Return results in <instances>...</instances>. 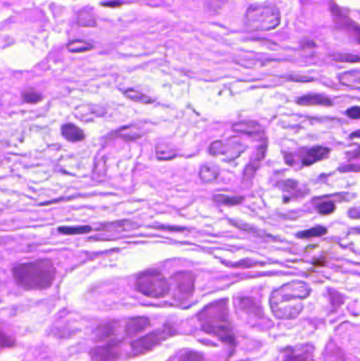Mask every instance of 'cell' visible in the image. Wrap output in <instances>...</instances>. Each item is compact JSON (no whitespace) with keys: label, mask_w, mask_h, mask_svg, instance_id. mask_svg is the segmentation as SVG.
Here are the masks:
<instances>
[{"label":"cell","mask_w":360,"mask_h":361,"mask_svg":"<svg viewBox=\"0 0 360 361\" xmlns=\"http://www.w3.org/2000/svg\"><path fill=\"white\" fill-rule=\"evenodd\" d=\"M311 294L309 285L302 281H291L276 289L271 296V308L276 317L294 319L303 310L302 301Z\"/></svg>","instance_id":"6da1fadb"},{"label":"cell","mask_w":360,"mask_h":361,"mask_svg":"<svg viewBox=\"0 0 360 361\" xmlns=\"http://www.w3.org/2000/svg\"><path fill=\"white\" fill-rule=\"evenodd\" d=\"M14 280L27 290L49 289L56 278V269L50 259L20 263L12 269Z\"/></svg>","instance_id":"7a4b0ae2"},{"label":"cell","mask_w":360,"mask_h":361,"mask_svg":"<svg viewBox=\"0 0 360 361\" xmlns=\"http://www.w3.org/2000/svg\"><path fill=\"white\" fill-rule=\"evenodd\" d=\"M227 300H220L207 305L199 314V322L204 332L219 338L230 347L235 345V335L229 321Z\"/></svg>","instance_id":"3957f363"},{"label":"cell","mask_w":360,"mask_h":361,"mask_svg":"<svg viewBox=\"0 0 360 361\" xmlns=\"http://www.w3.org/2000/svg\"><path fill=\"white\" fill-rule=\"evenodd\" d=\"M136 289L145 297L161 299L169 294L170 284L159 270L150 269L138 277Z\"/></svg>","instance_id":"277c9868"},{"label":"cell","mask_w":360,"mask_h":361,"mask_svg":"<svg viewBox=\"0 0 360 361\" xmlns=\"http://www.w3.org/2000/svg\"><path fill=\"white\" fill-rule=\"evenodd\" d=\"M246 26L254 31H269L280 24L279 11L269 5H252L245 15Z\"/></svg>","instance_id":"5b68a950"},{"label":"cell","mask_w":360,"mask_h":361,"mask_svg":"<svg viewBox=\"0 0 360 361\" xmlns=\"http://www.w3.org/2000/svg\"><path fill=\"white\" fill-rule=\"evenodd\" d=\"M171 335H174V328L168 325H165L163 328L146 334L145 336L131 342L129 357L136 358L147 354V353L154 350L157 345L163 343Z\"/></svg>","instance_id":"8992f818"},{"label":"cell","mask_w":360,"mask_h":361,"mask_svg":"<svg viewBox=\"0 0 360 361\" xmlns=\"http://www.w3.org/2000/svg\"><path fill=\"white\" fill-rule=\"evenodd\" d=\"M93 361H117L121 356V347L118 342L111 341L105 345H97L90 351Z\"/></svg>","instance_id":"52a82bcc"},{"label":"cell","mask_w":360,"mask_h":361,"mask_svg":"<svg viewBox=\"0 0 360 361\" xmlns=\"http://www.w3.org/2000/svg\"><path fill=\"white\" fill-rule=\"evenodd\" d=\"M172 280L175 281L178 294L181 296L183 300L188 299L192 296L194 290V275L190 272H181L176 274L172 277Z\"/></svg>","instance_id":"ba28073f"},{"label":"cell","mask_w":360,"mask_h":361,"mask_svg":"<svg viewBox=\"0 0 360 361\" xmlns=\"http://www.w3.org/2000/svg\"><path fill=\"white\" fill-rule=\"evenodd\" d=\"M119 323L114 320H110L102 323L97 326L95 330V341L101 342H111L116 336Z\"/></svg>","instance_id":"9c48e42d"},{"label":"cell","mask_w":360,"mask_h":361,"mask_svg":"<svg viewBox=\"0 0 360 361\" xmlns=\"http://www.w3.org/2000/svg\"><path fill=\"white\" fill-rule=\"evenodd\" d=\"M151 322L147 317H133L127 320L125 325V334L127 337H137L150 326Z\"/></svg>","instance_id":"30bf717a"},{"label":"cell","mask_w":360,"mask_h":361,"mask_svg":"<svg viewBox=\"0 0 360 361\" xmlns=\"http://www.w3.org/2000/svg\"><path fill=\"white\" fill-rule=\"evenodd\" d=\"M232 129L236 132L242 133L245 135H249V137H252V139H261L263 138L264 135V131L262 126L257 123L253 122V120H247V122H240L237 123L235 125H232Z\"/></svg>","instance_id":"8fae6325"},{"label":"cell","mask_w":360,"mask_h":361,"mask_svg":"<svg viewBox=\"0 0 360 361\" xmlns=\"http://www.w3.org/2000/svg\"><path fill=\"white\" fill-rule=\"evenodd\" d=\"M245 149L246 146L241 141L238 140V138H231L226 144H224L223 143L221 154L231 156V159H236V157H238L239 154L243 152Z\"/></svg>","instance_id":"7c38bea8"},{"label":"cell","mask_w":360,"mask_h":361,"mask_svg":"<svg viewBox=\"0 0 360 361\" xmlns=\"http://www.w3.org/2000/svg\"><path fill=\"white\" fill-rule=\"evenodd\" d=\"M329 149L324 146H315L303 157L304 166H311L316 162L322 161L328 155Z\"/></svg>","instance_id":"4fadbf2b"},{"label":"cell","mask_w":360,"mask_h":361,"mask_svg":"<svg viewBox=\"0 0 360 361\" xmlns=\"http://www.w3.org/2000/svg\"><path fill=\"white\" fill-rule=\"evenodd\" d=\"M298 105L301 106H327L331 107L333 102L326 96H322L318 94H307L297 101Z\"/></svg>","instance_id":"5bb4252c"},{"label":"cell","mask_w":360,"mask_h":361,"mask_svg":"<svg viewBox=\"0 0 360 361\" xmlns=\"http://www.w3.org/2000/svg\"><path fill=\"white\" fill-rule=\"evenodd\" d=\"M62 134L70 142H81L85 140V133L80 128L71 123L65 124L62 128Z\"/></svg>","instance_id":"9a60e30c"},{"label":"cell","mask_w":360,"mask_h":361,"mask_svg":"<svg viewBox=\"0 0 360 361\" xmlns=\"http://www.w3.org/2000/svg\"><path fill=\"white\" fill-rule=\"evenodd\" d=\"M200 179L205 184H213L219 178V171L213 165H204L200 170Z\"/></svg>","instance_id":"2e32d148"},{"label":"cell","mask_w":360,"mask_h":361,"mask_svg":"<svg viewBox=\"0 0 360 361\" xmlns=\"http://www.w3.org/2000/svg\"><path fill=\"white\" fill-rule=\"evenodd\" d=\"M215 201L221 203V204L227 205V206H234L238 205L243 201V197H240V195L235 194H228V193H216L214 195Z\"/></svg>","instance_id":"e0dca14e"},{"label":"cell","mask_w":360,"mask_h":361,"mask_svg":"<svg viewBox=\"0 0 360 361\" xmlns=\"http://www.w3.org/2000/svg\"><path fill=\"white\" fill-rule=\"evenodd\" d=\"M124 95L127 97V99L134 102V103H139V104H151L153 103V101L150 99L149 96L141 93L137 90L134 89H127L124 91Z\"/></svg>","instance_id":"ac0fdd59"},{"label":"cell","mask_w":360,"mask_h":361,"mask_svg":"<svg viewBox=\"0 0 360 361\" xmlns=\"http://www.w3.org/2000/svg\"><path fill=\"white\" fill-rule=\"evenodd\" d=\"M77 24L81 28H94L96 27L97 22L95 16L91 12L82 10L79 12Z\"/></svg>","instance_id":"d6986e66"},{"label":"cell","mask_w":360,"mask_h":361,"mask_svg":"<svg viewBox=\"0 0 360 361\" xmlns=\"http://www.w3.org/2000/svg\"><path fill=\"white\" fill-rule=\"evenodd\" d=\"M339 80L344 86H349L357 89L359 88V72L354 71L341 74L339 76Z\"/></svg>","instance_id":"ffe728a7"},{"label":"cell","mask_w":360,"mask_h":361,"mask_svg":"<svg viewBox=\"0 0 360 361\" xmlns=\"http://www.w3.org/2000/svg\"><path fill=\"white\" fill-rule=\"evenodd\" d=\"M93 49V44L89 43L85 40H72L69 44H68V50L72 53H85V52H88L90 50Z\"/></svg>","instance_id":"44dd1931"},{"label":"cell","mask_w":360,"mask_h":361,"mask_svg":"<svg viewBox=\"0 0 360 361\" xmlns=\"http://www.w3.org/2000/svg\"><path fill=\"white\" fill-rule=\"evenodd\" d=\"M327 232V229L324 226H315L311 229L304 230L302 232H299L297 235L299 238L301 239H311V238H317V237H321L324 236Z\"/></svg>","instance_id":"7402d4cb"},{"label":"cell","mask_w":360,"mask_h":361,"mask_svg":"<svg viewBox=\"0 0 360 361\" xmlns=\"http://www.w3.org/2000/svg\"><path fill=\"white\" fill-rule=\"evenodd\" d=\"M22 100L27 104H37L42 101V96L34 88H29L22 93Z\"/></svg>","instance_id":"603a6c76"},{"label":"cell","mask_w":360,"mask_h":361,"mask_svg":"<svg viewBox=\"0 0 360 361\" xmlns=\"http://www.w3.org/2000/svg\"><path fill=\"white\" fill-rule=\"evenodd\" d=\"M58 231L64 235H84L91 231L90 226H62L58 228Z\"/></svg>","instance_id":"cb8c5ba5"},{"label":"cell","mask_w":360,"mask_h":361,"mask_svg":"<svg viewBox=\"0 0 360 361\" xmlns=\"http://www.w3.org/2000/svg\"><path fill=\"white\" fill-rule=\"evenodd\" d=\"M156 156L160 160H171L176 156V151L168 145H157L156 146Z\"/></svg>","instance_id":"d4e9b609"},{"label":"cell","mask_w":360,"mask_h":361,"mask_svg":"<svg viewBox=\"0 0 360 361\" xmlns=\"http://www.w3.org/2000/svg\"><path fill=\"white\" fill-rule=\"evenodd\" d=\"M119 138H122L124 140H138L141 134L138 133V130L136 129L134 127H126V128H123V129L118 130L117 133H116Z\"/></svg>","instance_id":"484cf974"},{"label":"cell","mask_w":360,"mask_h":361,"mask_svg":"<svg viewBox=\"0 0 360 361\" xmlns=\"http://www.w3.org/2000/svg\"><path fill=\"white\" fill-rule=\"evenodd\" d=\"M15 343L16 342H15L14 338L7 335L5 332H3L1 328H0V352L5 349L14 347Z\"/></svg>","instance_id":"4316f807"},{"label":"cell","mask_w":360,"mask_h":361,"mask_svg":"<svg viewBox=\"0 0 360 361\" xmlns=\"http://www.w3.org/2000/svg\"><path fill=\"white\" fill-rule=\"evenodd\" d=\"M336 209V206L333 202L331 201H325L324 203H321V204L317 205V210L318 213L322 216H329L332 215Z\"/></svg>","instance_id":"83f0119b"},{"label":"cell","mask_w":360,"mask_h":361,"mask_svg":"<svg viewBox=\"0 0 360 361\" xmlns=\"http://www.w3.org/2000/svg\"><path fill=\"white\" fill-rule=\"evenodd\" d=\"M333 59L338 63H358L359 57L351 54H336L333 55Z\"/></svg>","instance_id":"f1b7e54d"},{"label":"cell","mask_w":360,"mask_h":361,"mask_svg":"<svg viewBox=\"0 0 360 361\" xmlns=\"http://www.w3.org/2000/svg\"><path fill=\"white\" fill-rule=\"evenodd\" d=\"M179 361H204V357L201 353L187 352L179 359Z\"/></svg>","instance_id":"f546056e"},{"label":"cell","mask_w":360,"mask_h":361,"mask_svg":"<svg viewBox=\"0 0 360 361\" xmlns=\"http://www.w3.org/2000/svg\"><path fill=\"white\" fill-rule=\"evenodd\" d=\"M222 145H223V142H221V141H217V142L213 143V144L211 145V147H209V153H211L214 156H219V155H221Z\"/></svg>","instance_id":"4dcf8cb0"},{"label":"cell","mask_w":360,"mask_h":361,"mask_svg":"<svg viewBox=\"0 0 360 361\" xmlns=\"http://www.w3.org/2000/svg\"><path fill=\"white\" fill-rule=\"evenodd\" d=\"M283 361H309V359H307L306 356H304V355L297 354V353H295V352H291L286 355Z\"/></svg>","instance_id":"1f68e13d"},{"label":"cell","mask_w":360,"mask_h":361,"mask_svg":"<svg viewBox=\"0 0 360 361\" xmlns=\"http://www.w3.org/2000/svg\"><path fill=\"white\" fill-rule=\"evenodd\" d=\"M232 224H234L235 226H237L238 228H240V229H243V230H245V231H247V232H252V234L258 235V236L260 235L259 230H257L256 228H253V227H252V226H249V225H246V224H244V223H241V222L237 223V222H235V221H232Z\"/></svg>","instance_id":"d6a6232c"},{"label":"cell","mask_w":360,"mask_h":361,"mask_svg":"<svg viewBox=\"0 0 360 361\" xmlns=\"http://www.w3.org/2000/svg\"><path fill=\"white\" fill-rule=\"evenodd\" d=\"M206 1L211 9L216 10V9H221V7L227 2V0H206Z\"/></svg>","instance_id":"836d02e7"},{"label":"cell","mask_w":360,"mask_h":361,"mask_svg":"<svg viewBox=\"0 0 360 361\" xmlns=\"http://www.w3.org/2000/svg\"><path fill=\"white\" fill-rule=\"evenodd\" d=\"M347 114L352 119H358L360 117V109L357 106L352 107L347 111Z\"/></svg>","instance_id":"e575fe53"},{"label":"cell","mask_w":360,"mask_h":361,"mask_svg":"<svg viewBox=\"0 0 360 361\" xmlns=\"http://www.w3.org/2000/svg\"><path fill=\"white\" fill-rule=\"evenodd\" d=\"M291 80H298V81H312L313 79L312 78H309V77H290Z\"/></svg>","instance_id":"d590c367"}]
</instances>
